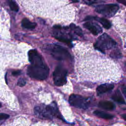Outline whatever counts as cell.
I'll return each mask as SVG.
<instances>
[{"label":"cell","mask_w":126,"mask_h":126,"mask_svg":"<svg viewBox=\"0 0 126 126\" xmlns=\"http://www.w3.org/2000/svg\"><path fill=\"white\" fill-rule=\"evenodd\" d=\"M28 12L59 21H70L74 9L68 0H18Z\"/></svg>","instance_id":"obj_1"},{"label":"cell","mask_w":126,"mask_h":126,"mask_svg":"<svg viewBox=\"0 0 126 126\" xmlns=\"http://www.w3.org/2000/svg\"><path fill=\"white\" fill-rule=\"evenodd\" d=\"M27 74L31 78L43 80L48 77L49 69L41 58L31 62L27 68Z\"/></svg>","instance_id":"obj_2"},{"label":"cell","mask_w":126,"mask_h":126,"mask_svg":"<svg viewBox=\"0 0 126 126\" xmlns=\"http://www.w3.org/2000/svg\"><path fill=\"white\" fill-rule=\"evenodd\" d=\"M34 112L35 115L40 118L51 119L57 114L58 108L56 103L53 102L49 105H42L35 107Z\"/></svg>","instance_id":"obj_3"},{"label":"cell","mask_w":126,"mask_h":126,"mask_svg":"<svg viewBox=\"0 0 126 126\" xmlns=\"http://www.w3.org/2000/svg\"><path fill=\"white\" fill-rule=\"evenodd\" d=\"M45 50L55 59L57 60H66L71 58L69 53L65 48L57 44L47 45L45 47Z\"/></svg>","instance_id":"obj_4"},{"label":"cell","mask_w":126,"mask_h":126,"mask_svg":"<svg viewBox=\"0 0 126 126\" xmlns=\"http://www.w3.org/2000/svg\"><path fill=\"white\" fill-rule=\"evenodd\" d=\"M117 45L116 42L106 33L99 36L94 44V49L105 53V50L112 49Z\"/></svg>","instance_id":"obj_5"},{"label":"cell","mask_w":126,"mask_h":126,"mask_svg":"<svg viewBox=\"0 0 126 126\" xmlns=\"http://www.w3.org/2000/svg\"><path fill=\"white\" fill-rule=\"evenodd\" d=\"M67 71L63 66L59 65L55 68L53 74V81L55 85L62 86L67 82Z\"/></svg>","instance_id":"obj_6"},{"label":"cell","mask_w":126,"mask_h":126,"mask_svg":"<svg viewBox=\"0 0 126 126\" xmlns=\"http://www.w3.org/2000/svg\"><path fill=\"white\" fill-rule=\"evenodd\" d=\"M69 102L73 106L84 109L88 108L90 104L89 98L74 94H72L69 96Z\"/></svg>","instance_id":"obj_7"},{"label":"cell","mask_w":126,"mask_h":126,"mask_svg":"<svg viewBox=\"0 0 126 126\" xmlns=\"http://www.w3.org/2000/svg\"><path fill=\"white\" fill-rule=\"evenodd\" d=\"M119 9V6L115 4L99 5L96 7L95 11L107 17L113 16Z\"/></svg>","instance_id":"obj_8"},{"label":"cell","mask_w":126,"mask_h":126,"mask_svg":"<svg viewBox=\"0 0 126 126\" xmlns=\"http://www.w3.org/2000/svg\"><path fill=\"white\" fill-rule=\"evenodd\" d=\"M83 26L94 35H98L102 31L101 28L98 25L93 22H86L84 24Z\"/></svg>","instance_id":"obj_9"},{"label":"cell","mask_w":126,"mask_h":126,"mask_svg":"<svg viewBox=\"0 0 126 126\" xmlns=\"http://www.w3.org/2000/svg\"><path fill=\"white\" fill-rule=\"evenodd\" d=\"M114 85L109 83H104L100 85L96 88V92L98 95L102 94L112 90L114 88Z\"/></svg>","instance_id":"obj_10"},{"label":"cell","mask_w":126,"mask_h":126,"mask_svg":"<svg viewBox=\"0 0 126 126\" xmlns=\"http://www.w3.org/2000/svg\"><path fill=\"white\" fill-rule=\"evenodd\" d=\"M98 105L100 108L106 110L111 111L114 110L115 108V104L109 101H101L99 102Z\"/></svg>","instance_id":"obj_11"},{"label":"cell","mask_w":126,"mask_h":126,"mask_svg":"<svg viewBox=\"0 0 126 126\" xmlns=\"http://www.w3.org/2000/svg\"><path fill=\"white\" fill-rule=\"evenodd\" d=\"M111 98L114 101H115V102L118 103L122 104H126L124 98L123 97L122 95L121 94L119 90H117L115 92V93L113 94L111 96Z\"/></svg>","instance_id":"obj_12"},{"label":"cell","mask_w":126,"mask_h":126,"mask_svg":"<svg viewBox=\"0 0 126 126\" xmlns=\"http://www.w3.org/2000/svg\"><path fill=\"white\" fill-rule=\"evenodd\" d=\"M94 114L97 117L104 119H107V120H109V119H112L113 118L114 116L107 113L105 112L101 111H99V110H95L94 112Z\"/></svg>","instance_id":"obj_13"},{"label":"cell","mask_w":126,"mask_h":126,"mask_svg":"<svg viewBox=\"0 0 126 126\" xmlns=\"http://www.w3.org/2000/svg\"><path fill=\"white\" fill-rule=\"evenodd\" d=\"M22 26L27 29H33L35 28L36 24L34 22H31L27 18H24L22 21Z\"/></svg>","instance_id":"obj_14"},{"label":"cell","mask_w":126,"mask_h":126,"mask_svg":"<svg viewBox=\"0 0 126 126\" xmlns=\"http://www.w3.org/2000/svg\"><path fill=\"white\" fill-rule=\"evenodd\" d=\"M93 19H95V20L99 22L103 26V27L106 29H109L111 26V24L110 22L108 20H107V19H106L105 18L93 17Z\"/></svg>","instance_id":"obj_15"},{"label":"cell","mask_w":126,"mask_h":126,"mask_svg":"<svg viewBox=\"0 0 126 126\" xmlns=\"http://www.w3.org/2000/svg\"><path fill=\"white\" fill-rule=\"evenodd\" d=\"M70 28L71 30L73 31L76 34H77L78 35H79V36H82L83 35L82 31L81 29L79 27L76 26L74 24H71L70 26Z\"/></svg>","instance_id":"obj_16"},{"label":"cell","mask_w":126,"mask_h":126,"mask_svg":"<svg viewBox=\"0 0 126 126\" xmlns=\"http://www.w3.org/2000/svg\"><path fill=\"white\" fill-rule=\"evenodd\" d=\"M9 6L12 11H18L19 10V7L13 0H7Z\"/></svg>","instance_id":"obj_17"},{"label":"cell","mask_w":126,"mask_h":126,"mask_svg":"<svg viewBox=\"0 0 126 126\" xmlns=\"http://www.w3.org/2000/svg\"><path fill=\"white\" fill-rule=\"evenodd\" d=\"M26 80L25 79L22 78L19 79L17 82V85L19 87H23L26 85Z\"/></svg>","instance_id":"obj_18"},{"label":"cell","mask_w":126,"mask_h":126,"mask_svg":"<svg viewBox=\"0 0 126 126\" xmlns=\"http://www.w3.org/2000/svg\"><path fill=\"white\" fill-rule=\"evenodd\" d=\"M110 56L114 58H120L121 56V53L119 51L116 50L111 53V54H110Z\"/></svg>","instance_id":"obj_19"},{"label":"cell","mask_w":126,"mask_h":126,"mask_svg":"<svg viewBox=\"0 0 126 126\" xmlns=\"http://www.w3.org/2000/svg\"><path fill=\"white\" fill-rule=\"evenodd\" d=\"M9 117V115L4 114V113H0V119L1 120H4V119H7Z\"/></svg>","instance_id":"obj_20"},{"label":"cell","mask_w":126,"mask_h":126,"mask_svg":"<svg viewBox=\"0 0 126 126\" xmlns=\"http://www.w3.org/2000/svg\"><path fill=\"white\" fill-rule=\"evenodd\" d=\"M97 0H83V1L85 2V3L88 5H91L93 3L96 2Z\"/></svg>","instance_id":"obj_21"},{"label":"cell","mask_w":126,"mask_h":126,"mask_svg":"<svg viewBox=\"0 0 126 126\" xmlns=\"http://www.w3.org/2000/svg\"><path fill=\"white\" fill-rule=\"evenodd\" d=\"M122 92H123V94H124L125 97L126 98V84H125L122 86Z\"/></svg>","instance_id":"obj_22"},{"label":"cell","mask_w":126,"mask_h":126,"mask_svg":"<svg viewBox=\"0 0 126 126\" xmlns=\"http://www.w3.org/2000/svg\"><path fill=\"white\" fill-rule=\"evenodd\" d=\"M21 73V71L20 70H16V71H13L12 72V75L13 76H18Z\"/></svg>","instance_id":"obj_23"},{"label":"cell","mask_w":126,"mask_h":126,"mask_svg":"<svg viewBox=\"0 0 126 126\" xmlns=\"http://www.w3.org/2000/svg\"><path fill=\"white\" fill-rule=\"evenodd\" d=\"M117 1L119 2H120V3H122V4L126 6V0H117Z\"/></svg>","instance_id":"obj_24"},{"label":"cell","mask_w":126,"mask_h":126,"mask_svg":"<svg viewBox=\"0 0 126 126\" xmlns=\"http://www.w3.org/2000/svg\"><path fill=\"white\" fill-rule=\"evenodd\" d=\"M122 118H123V119H124L126 121V114H124L122 115Z\"/></svg>","instance_id":"obj_25"},{"label":"cell","mask_w":126,"mask_h":126,"mask_svg":"<svg viewBox=\"0 0 126 126\" xmlns=\"http://www.w3.org/2000/svg\"><path fill=\"white\" fill-rule=\"evenodd\" d=\"M71 0L72 1H73V2H77L79 1L78 0Z\"/></svg>","instance_id":"obj_26"}]
</instances>
